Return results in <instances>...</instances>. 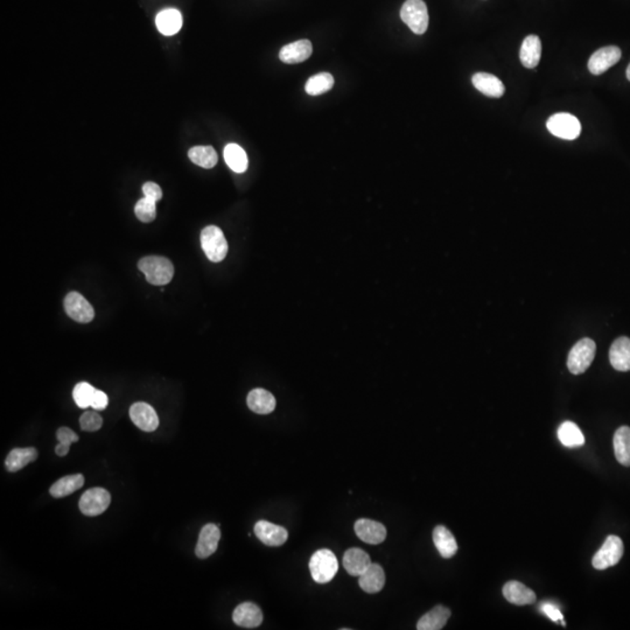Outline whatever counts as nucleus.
<instances>
[{
	"label": "nucleus",
	"instance_id": "393cba45",
	"mask_svg": "<svg viewBox=\"0 0 630 630\" xmlns=\"http://www.w3.org/2000/svg\"><path fill=\"white\" fill-rule=\"evenodd\" d=\"M451 617V610L447 607L436 606L433 610L420 617L418 630H440L446 626Z\"/></svg>",
	"mask_w": 630,
	"mask_h": 630
},
{
	"label": "nucleus",
	"instance_id": "39448f33",
	"mask_svg": "<svg viewBox=\"0 0 630 630\" xmlns=\"http://www.w3.org/2000/svg\"><path fill=\"white\" fill-rule=\"evenodd\" d=\"M201 245L209 261L214 263L223 261L228 254L227 240L223 231L215 226L204 228L201 233Z\"/></svg>",
	"mask_w": 630,
	"mask_h": 630
},
{
	"label": "nucleus",
	"instance_id": "c85d7f7f",
	"mask_svg": "<svg viewBox=\"0 0 630 630\" xmlns=\"http://www.w3.org/2000/svg\"><path fill=\"white\" fill-rule=\"evenodd\" d=\"M85 485V478L81 474L67 475L65 478H60L55 482L49 489L53 498H61L73 494L78 489H81Z\"/></svg>",
	"mask_w": 630,
	"mask_h": 630
},
{
	"label": "nucleus",
	"instance_id": "4468645a",
	"mask_svg": "<svg viewBox=\"0 0 630 630\" xmlns=\"http://www.w3.org/2000/svg\"><path fill=\"white\" fill-rule=\"evenodd\" d=\"M356 535L362 542L368 544H381L386 538V529L382 523L375 522L371 519H361L356 521Z\"/></svg>",
	"mask_w": 630,
	"mask_h": 630
},
{
	"label": "nucleus",
	"instance_id": "f257e3e1",
	"mask_svg": "<svg viewBox=\"0 0 630 630\" xmlns=\"http://www.w3.org/2000/svg\"><path fill=\"white\" fill-rule=\"evenodd\" d=\"M138 268L145 275L146 280L156 286L167 285L173 278V264L165 257L149 256L142 258L138 263Z\"/></svg>",
	"mask_w": 630,
	"mask_h": 630
},
{
	"label": "nucleus",
	"instance_id": "2f4dec72",
	"mask_svg": "<svg viewBox=\"0 0 630 630\" xmlns=\"http://www.w3.org/2000/svg\"><path fill=\"white\" fill-rule=\"evenodd\" d=\"M192 163L204 168H213L217 163V153L211 146H195L188 152Z\"/></svg>",
	"mask_w": 630,
	"mask_h": 630
},
{
	"label": "nucleus",
	"instance_id": "4be33fe9",
	"mask_svg": "<svg viewBox=\"0 0 630 630\" xmlns=\"http://www.w3.org/2000/svg\"><path fill=\"white\" fill-rule=\"evenodd\" d=\"M247 407L254 414H271L276 409V398L264 389H254L247 395Z\"/></svg>",
	"mask_w": 630,
	"mask_h": 630
},
{
	"label": "nucleus",
	"instance_id": "e433bc0d",
	"mask_svg": "<svg viewBox=\"0 0 630 630\" xmlns=\"http://www.w3.org/2000/svg\"><path fill=\"white\" fill-rule=\"evenodd\" d=\"M56 438H58V443L67 445V446H70L73 443H78L80 439L78 434L68 427H60L56 432Z\"/></svg>",
	"mask_w": 630,
	"mask_h": 630
},
{
	"label": "nucleus",
	"instance_id": "ea45409f",
	"mask_svg": "<svg viewBox=\"0 0 630 630\" xmlns=\"http://www.w3.org/2000/svg\"><path fill=\"white\" fill-rule=\"evenodd\" d=\"M542 610L545 614L546 617L551 619V620L555 621V622H558V621H562V614L556 606H553L551 603H544L542 606Z\"/></svg>",
	"mask_w": 630,
	"mask_h": 630
},
{
	"label": "nucleus",
	"instance_id": "cd10ccee",
	"mask_svg": "<svg viewBox=\"0 0 630 630\" xmlns=\"http://www.w3.org/2000/svg\"><path fill=\"white\" fill-rule=\"evenodd\" d=\"M614 453L622 466L630 467V427L621 426L614 434Z\"/></svg>",
	"mask_w": 630,
	"mask_h": 630
},
{
	"label": "nucleus",
	"instance_id": "a19ab883",
	"mask_svg": "<svg viewBox=\"0 0 630 630\" xmlns=\"http://www.w3.org/2000/svg\"><path fill=\"white\" fill-rule=\"evenodd\" d=\"M69 448H70V446H67V445L58 443V446L55 447V452H56V455H58V457H66V455H68Z\"/></svg>",
	"mask_w": 630,
	"mask_h": 630
},
{
	"label": "nucleus",
	"instance_id": "bb28decb",
	"mask_svg": "<svg viewBox=\"0 0 630 630\" xmlns=\"http://www.w3.org/2000/svg\"><path fill=\"white\" fill-rule=\"evenodd\" d=\"M37 452L35 448H14L7 455L5 467L8 471H18L26 467L28 464L37 460Z\"/></svg>",
	"mask_w": 630,
	"mask_h": 630
},
{
	"label": "nucleus",
	"instance_id": "72a5a7b5",
	"mask_svg": "<svg viewBox=\"0 0 630 630\" xmlns=\"http://www.w3.org/2000/svg\"><path fill=\"white\" fill-rule=\"evenodd\" d=\"M96 389L94 386L87 383V382H81L75 386L73 391V397H74L75 403L81 409H87L92 407V397L95 393Z\"/></svg>",
	"mask_w": 630,
	"mask_h": 630
},
{
	"label": "nucleus",
	"instance_id": "7c9ffc66",
	"mask_svg": "<svg viewBox=\"0 0 630 630\" xmlns=\"http://www.w3.org/2000/svg\"><path fill=\"white\" fill-rule=\"evenodd\" d=\"M558 438L565 447H580L585 444V437L579 427L572 421L562 423L558 430Z\"/></svg>",
	"mask_w": 630,
	"mask_h": 630
},
{
	"label": "nucleus",
	"instance_id": "9b49d317",
	"mask_svg": "<svg viewBox=\"0 0 630 630\" xmlns=\"http://www.w3.org/2000/svg\"><path fill=\"white\" fill-rule=\"evenodd\" d=\"M130 417L133 424L145 432H153L159 426V418L149 404L138 402L130 407Z\"/></svg>",
	"mask_w": 630,
	"mask_h": 630
},
{
	"label": "nucleus",
	"instance_id": "0eeeda50",
	"mask_svg": "<svg viewBox=\"0 0 630 630\" xmlns=\"http://www.w3.org/2000/svg\"><path fill=\"white\" fill-rule=\"evenodd\" d=\"M548 130L553 136L565 140H574L580 136L581 125L579 119L569 113H556L546 123Z\"/></svg>",
	"mask_w": 630,
	"mask_h": 630
},
{
	"label": "nucleus",
	"instance_id": "473e14b6",
	"mask_svg": "<svg viewBox=\"0 0 630 630\" xmlns=\"http://www.w3.org/2000/svg\"><path fill=\"white\" fill-rule=\"evenodd\" d=\"M334 87V78L329 73H320L309 78L305 85L309 95L319 96L329 92Z\"/></svg>",
	"mask_w": 630,
	"mask_h": 630
},
{
	"label": "nucleus",
	"instance_id": "f8f14e48",
	"mask_svg": "<svg viewBox=\"0 0 630 630\" xmlns=\"http://www.w3.org/2000/svg\"><path fill=\"white\" fill-rule=\"evenodd\" d=\"M254 533L263 544L268 546H280L288 538V532L280 525L268 521H259L254 525Z\"/></svg>",
	"mask_w": 630,
	"mask_h": 630
},
{
	"label": "nucleus",
	"instance_id": "6ab92c4d",
	"mask_svg": "<svg viewBox=\"0 0 630 630\" xmlns=\"http://www.w3.org/2000/svg\"><path fill=\"white\" fill-rule=\"evenodd\" d=\"M610 364L617 371L630 370V339L622 336L614 341L610 350Z\"/></svg>",
	"mask_w": 630,
	"mask_h": 630
},
{
	"label": "nucleus",
	"instance_id": "ddd939ff",
	"mask_svg": "<svg viewBox=\"0 0 630 630\" xmlns=\"http://www.w3.org/2000/svg\"><path fill=\"white\" fill-rule=\"evenodd\" d=\"M221 539L220 528L216 524L209 523L204 525L201 530L197 541L195 553L200 560H206L215 553Z\"/></svg>",
	"mask_w": 630,
	"mask_h": 630
},
{
	"label": "nucleus",
	"instance_id": "423d86ee",
	"mask_svg": "<svg viewBox=\"0 0 630 630\" xmlns=\"http://www.w3.org/2000/svg\"><path fill=\"white\" fill-rule=\"evenodd\" d=\"M624 552L622 539L615 535L608 536L599 551L594 555L592 560L594 569H607L617 565L624 556Z\"/></svg>",
	"mask_w": 630,
	"mask_h": 630
},
{
	"label": "nucleus",
	"instance_id": "f704fd0d",
	"mask_svg": "<svg viewBox=\"0 0 630 630\" xmlns=\"http://www.w3.org/2000/svg\"><path fill=\"white\" fill-rule=\"evenodd\" d=\"M156 201L151 200L149 197H142V200L138 201L135 207V213L138 220L142 221L144 223H149L152 222L156 216Z\"/></svg>",
	"mask_w": 630,
	"mask_h": 630
},
{
	"label": "nucleus",
	"instance_id": "dca6fc26",
	"mask_svg": "<svg viewBox=\"0 0 630 630\" xmlns=\"http://www.w3.org/2000/svg\"><path fill=\"white\" fill-rule=\"evenodd\" d=\"M313 47L309 40H299L286 44L279 51V58L284 63L295 65L307 60L312 55Z\"/></svg>",
	"mask_w": 630,
	"mask_h": 630
},
{
	"label": "nucleus",
	"instance_id": "58836bf2",
	"mask_svg": "<svg viewBox=\"0 0 630 630\" xmlns=\"http://www.w3.org/2000/svg\"><path fill=\"white\" fill-rule=\"evenodd\" d=\"M109 404V398L101 390H96L92 397V407L94 410L102 411L106 409Z\"/></svg>",
	"mask_w": 630,
	"mask_h": 630
},
{
	"label": "nucleus",
	"instance_id": "4c0bfd02",
	"mask_svg": "<svg viewBox=\"0 0 630 630\" xmlns=\"http://www.w3.org/2000/svg\"><path fill=\"white\" fill-rule=\"evenodd\" d=\"M142 193H144V197H149V199L156 201V202L161 200V197H163V190L160 188L159 185H156L154 183H144Z\"/></svg>",
	"mask_w": 630,
	"mask_h": 630
},
{
	"label": "nucleus",
	"instance_id": "c9c22d12",
	"mask_svg": "<svg viewBox=\"0 0 630 630\" xmlns=\"http://www.w3.org/2000/svg\"><path fill=\"white\" fill-rule=\"evenodd\" d=\"M80 425L83 431L95 432L102 427L103 419L96 411H87L80 418Z\"/></svg>",
	"mask_w": 630,
	"mask_h": 630
},
{
	"label": "nucleus",
	"instance_id": "5701e85b",
	"mask_svg": "<svg viewBox=\"0 0 630 630\" xmlns=\"http://www.w3.org/2000/svg\"><path fill=\"white\" fill-rule=\"evenodd\" d=\"M371 564L370 557L366 551L352 548L347 550L343 556V566L350 576H359Z\"/></svg>",
	"mask_w": 630,
	"mask_h": 630
},
{
	"label": "nucleus",
	"instance_id": "79ce46f5",
	"mask_svg": "<svg viewBox=\"0 0 630 630\" xmlns=\"http://www.w3.org/2000/svg\"><path fill=\"white\" fill-rule=\"evenodd\" d=\"M627 78H628V80H629V81H630V65L628 66V69H627Z\"/></svg>",
	"mask_w": 630,
	"mask_h": 630
},
{
	"label": "nucleus",
	"instance_id": "7ed1b4c3",
	"mask_svg": "<svg viewBox=\"0 0 630 630\" xmlns=\"http://www.w3.org/2000/svg\"><path fill=\"white\" fill-rule=\"evenodd\" d=\"M400 18L414 35H424L428 28V11L423 0H407L400 10Z\"/></svg>",
	"mask_w": 630,
	"mask_h": 630
},
{
	"label": "nucleus",
	"instance_id": "f3484780",
	"mask_svg": "<svg viewBox=\"0 0 630 630\" xmlns=\"http://www.w3.org/2000/svg\"><path fill=\"white\" fill-rule=\"evenodd\" d=\"M502 592H503L505 599L516 606L532 605L536 603V598H537L531 588H529L525 586L524 583L515 581V580L505 583Z\"/></svg>",
	"mask_w": 630,
	"mask_h": 630
},
{
	"label": "nucleus",
	"instance_id": "f03ea898",
	"mask_svg": "<svg viewBox=\"0 0 630 630\" xmlns=\"http://www.w3.org/2000/svg\"><path fill=\"white\" fill-rule=\"evenodd\" d=\"M339 562L331 550H319L309 560V571L314 581L327 583L335 576Z\"/></svg>",
	"mask_w": 630,
	"mask_h": 630
},
{
	"label": "nucleus",
	"instance_id": "20e7f679",
	"mask_svg": "<svg viewBox=\"0 0 630 630\" xmlns=\"http://www.w3.org/2000/svg\"><path fill=\"white\" fill-rule=\"evenodd\" d=\"M596 346L593 340H580L573 346L567 357V368L573 375H580L586 371L593 362Z\"/></svg>",
	"mask_w": 630,
	"mask_h": 630
},
{
	"label": "nucleus",
	"instance_id": "a211bd4d",
	"mask_svg": "<svg viewBox=\"0 0 630 630\" xmlns=\"http://www.w3.org/2000/svg\"><path fill=\"white\" fill-rule=\"evenodd\" d=\"M471 82H473L475 89H478V92L488 97L500 99L505 95V85L494 75L488 74V73H478L473 76Z\"/></svg>",
	"mask_w": 630,
	"mask_h": 630
},
{
	"label": "nucleus",
	"instance_id": "aec40b11",
	"mask_svg": "<svg viewBox=\"0 0 630 630\" xmlns=\"http://www.w3.org/2000/svg\"><path fill=\"white\" fill-rule=\"evenodd\" d=\"M359 587L369 594L378 593L385 583V573L378 564H370L369 567L359 576Z\"/></svg>",
	"mask_w": 630,
	"mask_h": 630
},
{
	"label": "nucleus",
	"instance_id": "c756f323",
	"mask_svg": "<svg viewBox=\"0 0 630 630\" xmlns=\"http://www.w3.org/2000/svg\"><path fill=\"white\" fill-rule=\"evenodd\" d=\"M224 160L230 170L235 173H245L247 170L249 160L247 153L237 144H229L224 149Z\"/></svg>",
	"mask_w": 630,
	"mask_h": 630
},
{
	"label": "nucleus",
	"instance_id": "9d476101",
	"mask_svg": "<svg viewBox=\"0 0 630 630\" xmlns=\"http://www.w3.org/2000/svg\"><path fill=\"white\" fill-rule=\"evenodd\" d=\"M621 49L617 46H608L596 51L588 61V69L593 75H601L606 73L610 67L620 61Z\"/></svg>",
	"mask_w": 630,
	"mask_h": 630
},
{
	"label": "nucleus",
	"instance_id": "b1692460",
	"mask_svg": "<svg viewBox=\"0 0 630 630\" xmlns=\"http://www.w3.org/2000/svg\"><path fill=\"white\" fill-rule=\"evenodd\" d=\"M156 28L163 35H174L183 27V14L175 8H167L158 13L156 18Z\"/></svg>",
	"mask_w": 630,
	"mask_h": 630
},
{
	"label": "nucleus",
	"instance_id": "a878e982",
	"mask_svg": "<svg viewBox=\"0 0 630 630\" xmlns=\"http://www.w3.org/2000/svg\"><path fill=\"white\" fill-rule=\"evenodd\" d=\"M434 545L443 558H452L457 551V541L452 532L444 525H438L433 531Z\"/></svg>",
	"mask_w": 630,
	"mask_h": 630
},
{
	"label": "nucleus",
	"instance_id": "6e6552de",
	"mask_svg": "<svg viewBox=\"0 0 630 630\" xmlns=\"http://www.w3.org/2000/svg\"><path fill=\"white\" fill-rule=\"evenodd\" d=\"M111 503V495L104 488H92L85 491L78 502L82 514L85 516L102 515Z\"/></svg>",
	"mask_w": 630,
	"mask_h": 630
},
{
	"label": "nucleus",
	"instance_id": "412c9836",
	"mask_svg": "<svg viewBox=\"0 0 630 630\" xmlns=\"http://www.w3.org/2000/svg\"><path fill=\"white\" fill-rule=\"evenodd\" d=\"M542 56V42L537 35H529L523 41L519 58L525 68L533 69L538 66Z\"/></svg>",
	"mask_w": 630,
	"mask_h": 630
},
{
	"label": "nucleus",
	"instance_id": "1a4fd4ad",
	"mask_svg": "<svg viewBox=\"0 0 630 630\" xmlns=\"http://www.w3.org/2000/svg\"><path fill=\"white\" fill-rule=\"evenodd\" d=\"M66 313L75 321L88 323L95 316V311L88 300L78 292H70L65 299Z\"/></svg>",
	"mask_w": 630,
	"mask_h": 630
},
{
	"label": "nucleus",
	"instance_id": "2eb2a0df",
	"mask_svg": "<svg viewBox=\"0 0 630 630\" xmlns=\"http://www.w3.org/2000/svg\"><path fill=\"white\" fill-rule=\"evenodd\" d=\"M233 620L240 627L257 628L263 622V613L261 608L252 603H245L238 605L233 613Z\"/></svg>",
	"mask_w": 630,
	"mask_h": 630
}]
</instances>
